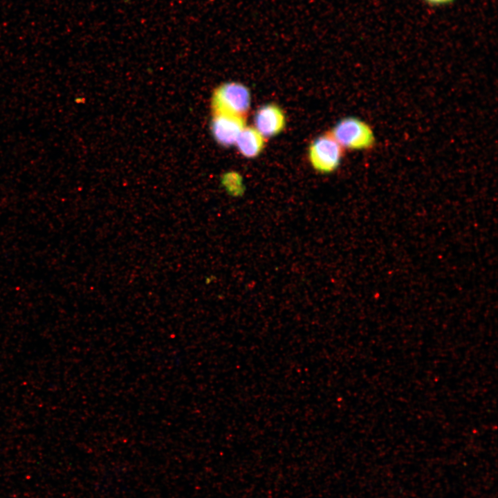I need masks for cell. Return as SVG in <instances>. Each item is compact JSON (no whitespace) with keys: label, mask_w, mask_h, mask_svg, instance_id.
<instances>
[{"label":"cell","mask_w":498,"mask_h":498,"mask_svg":"<svg viewBox=\"0 0 498 498\" xmlns=\"http://www.w3.org/2000/svg\"><path fill=\"white\" fill-rule=\"evenodd\" d=\"M329 133L344 150H369L376 144L373 129L368 123L356 117L342 119Z\"/></svg>","instance_id":"6da1fadb"},{"label":"cell","mask_w":498,"mask_h":498,"mask_svg":"<svg viewBox=\"0 0 498 498\" xmlns=\"http://www.w3.org/2000/svg\"><path fill=\"white\" fill-rule=\"evenodd\" d=\"M249 89L239 82H227L216 90L212 98L214 113L246 118L250 107Z\"/></svg>","instance_id":"7a4b0ae2"},{"label":"cell","mask_w":498,"mask_h":498,"mask_svg":"<svg viewBox=\"0 0 498 498\" xmlns=\"http://www.w3.org/2000/svg\"><path fill=\"white\" fill-rule=\"evenodd\" d=\"M344 150L328 132L316 138L308 149V159L313 168L320 173L329 174L337 169Z\"/></svg>","instance_id":"3957f363"},{"label":"cell","mask_w":498,"mask_h":498,"mask_svg":"<svg viewBox=\"0 0 498 498\" xmlns=\"http://www.w3.org/2000/svg\"><path fill=\"white\" fill-rule=\"evenodd\" d=\"M246 126L244 118L214 113L211 123V131L219 145L230 147L235 145L238 136Z\"/></svg>","instance_id":"277c9868"},{"label":"cell","mask_w":498,"mask_h":498,"mask_svg":"<svg viewBox=\"0 0 498 498\" xmlns=\"http://www.w3.org/2000/svg\"><path fill=\"white\" fill-rule=\"evenodd\" d=\"M286 117L277 104H267L260 107L254 116V128L264 138L279 134L284 128Z\"/></svg>","instance_id":"5b68a950"},{"label":"cell","mask_w":498,"mask_h":498,"mask_svg":"<svg viewBox=\"0 0 498 498\" xmlns=\"http://www.w3.org/2000/svg\"><path fill=\"white\" fill-rule=\"evenodd\" d=\"M234 145L241 155L252 158L263 151L265 138L254 127L246 126L238 136Z\"/></svg>","instance_id":"8992f818"},{"label":"cell","mask_w":498,"mask_h":498,"mask_svg":"<svg viewBox=\"0 0 498 498\" xmlns=\"http://www.w3.org/2000/svg\"><path fill=\"white\" fill-rule=\"evenodd\" d=\"M221 183L228 194L232 196H239L243 193L242 179L237 174H226L223 176Z\"/></svg>","instance_id":"52a82bcc"},{"label":"cell","mask_w":498,"mask_h":498,"mask_svg":"<svg viewBox=\"0 0 498 498\" xmlns=\"http://www.w3.org/2000/svg\"><path fill=\"white\" fill-rule=\"evenodd\" d=\"M427 2L434 5L446 4L453 1L454 0H425Z\"/></svg>","instance_id":"ba28073f"}]
</instances>
